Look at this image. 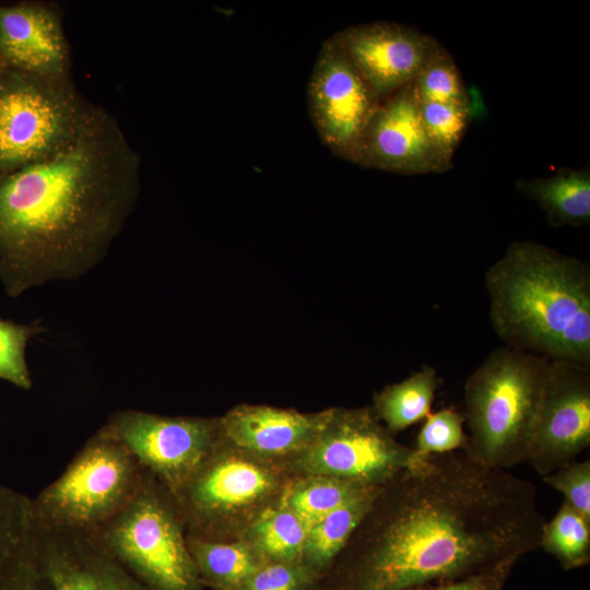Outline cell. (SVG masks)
<instances>
[{
	"label": "cell",
	"mask_w": 590,
	"mask_h": 590,
	"mask_svg": "<svg viewBox=\"0 0 590 590\" xmlns=\"http://www.w3.org/2000/svg\"><path fill=\"white\" fill-rule=\"evenodd\" d=\"M43 330L37 321L16 323L0 319V379L23 390L32 388L25 351L30 340Z\"/></svg>",
	"instance_id": "obj_26"
},
{
	"label": "cell",
	"mask_w": 590,
	"mask_h": 590,
	"mask_svg": "<svg viewBox=\"0 0 590 590\" xmlns=\"http://www.w3.org/2000/svg\"><path fill=\"white\" fill-rule=\"evenodd\" d=\"M543 482L562 493L564 502L590 520V461H573L543 475Z\"/></svg>",
	"instance_id": "obj_31"
},
{
	"label": "cell",
	"mask_w": 590,
	"mask_h": 590,
	"mask_svg": "<svg viewBox=\"0 0 590 590\" xmlns=\"http://www.w3.org/2000/svg\"><path fill=\"white\" fill-rule=\"evenodd\" d=\"M331 409L318 413L270 405L241 404L220 420L222 439L235 449L258 458L299 455L326 427Z\"/></svg>",
	"instance_id": "obj_17"
},
{
	"label": "cell",
	"mask_w": 590,
	"mask_h": 590,
	"mask_svg": "<svg viewBox=\"0 0 590 590\" xmlns=\"http://www.w3.org/2000/svg\"><path fill=\"white\" fill-rule=\"evenodd\" d=\"M516 560L506 562L469 576L426 585L412 590H504Z\"/></svg>",
	"instance_id": "obj_32"
},
{
	"label": "cell",
	"mask_w": 590,
	"mask_h": 590,
	"mask_svg": "<svg viewBox=\"0 0 590 590\" xmlns=\"http://www.w3.org/2000/svg\"><path fill=\"white\" fill-rule=\"evenodd\" d=\"M4 68H5V67L3 66V62H2L1 57H0V73H1V71H2Z\"/></svg>",
	"instance_id": "obj_33"
},
{
	"label": "cell",
	"mask_w": 590,
	"mask_h": 590,
	"mask_svg": "<svg viewBox=\"0 0 590 590\" xmlns=\"http://www.w3.org/2000/svg\"><path fill=\"white\" fill-rule=\"evenodd\" d=\"M380 102L414 81L441 45L415 27L374 21L332 35Z\"/></svg>",
	"instance_id": "obj_15"
},
{
	"label": "cell",
	"mask_w": 590,
	"mask_h": 590,
	"mask_svg": "<svg viewBox=\"0 0 590 590\" xmlns=\"http://www.w3.org/2000/svg\"><path fill=\"white\" fill-rule=\"evenodd\" d=\"M439 384L436 369L423 365L405 379L388 385L378 392L373 411L389 433L401 432L432 413Z\"/></svg>",
	"instance_id": "obj_21"
},
{
	"label": "cell",
	"mask_w": 590,
	"mask_h": 590,
	"mask_svg": "<svg viewBox=\"0 0 590 590\" xmlns=\"http://www.w3.org/2000/svg\"><path fill=\"white\" fill-rule=\"evenodd\" d=\"M370 488L373 487L330 476L307 475L286 491L280 504L296 514L310 528Z\"/></svg>",
	"instance_id": "obj_23"
},
{
	"label": "cell",
	"mask_w": 590,
	"mask_h": 590,
	"mask_svg": "<svg viewBox=\"0 0 590 590\" xmlns=\"http://www.w3.org/2000/svg\"><path fill=\"white\" fill-rule=\"evenodd\" d=\"M278 485L272 469L243 451L232 453V448L221 439L173 496L188 536L216 539L232 514L259 506L274 494Z\"/></svg>",
	"instance_id": "obj_11"
},
{
	"label": "cell",
	"mask_w": 590,
	"mask_h": 590,
	"mask_svg": "<svg viewBox=\"0 0 590 590\" xmlns=\"http://www.w3.org/2000/svg\"><path fill=\"white\" fill-rule=\"evenodd\" d=\"M420 110L430 141L441 155L452 163L468 127L470 106L421 103Z\"/></svg>",
	"instance_id": "obj_27"
},
{
	"label": "cell",
	"mask_w": 590,
	"mask_h": 590,
	"mask_svg": "<svg viewBox=\"0 0 590 590\" xmlns=\"http://www.w3.org/2000/svg\"><path fill=\"white\" fill-rule=\"evenodd\" d=\"M31 527L0 576V590H149L93 532Z\"/></svg>",
	"instance_id": "obj_8"
},
{
	"label": "cell",
	"mask_w": 590,
	"mask_h": 590,
	"mask_svg": "<svg viewBox=\"0 0 590 590\" xmlns=\"http://www.w3.org/2000/svg\"><path fill=\"white\" fill-rule=\"evenodd\" d=\"M540 548L552 555L564 570L585 567L590 562V520L563 502L545 521Z\"/></svg>",
	"instance_id": "obj_24"
},
{
	"label": "cell",
	"mask_w": 590,
	"mask_h": 590,
	"mask_svg": "<svg viewBox=\"0 0 590 590\" xmlns=\"http://www.w3.org/2000/svg\"><path fill=\"white\" fill-rule=\"evenodd\" d=\"M352 163L401 175L452 167L430 141L411 83L380 102L358 141Z\"/></svg>",
	"instance_id": "obj_14"
},
{
	"label": "cell",
	"mask_w": 590,
	"mask_h": 590,
	"mask_svg": "<svg viewBox=\"0 0 590 590\" xmlns=\"http://www.w3.org/2000/svg\"><path fill=\"white\" fill-rule=\"evenodd\" d=\"M308 530L296 514L280 504L259 512L249 526L245 540L264 560L299 562Z\"/></svg>",
	"instance_id": "obj_22"
},
{
	"label": "cell",
	"mask_w": 590,
	"mask_h": 590,
	"mask_svg": "<svg viewBox=\"0 0 590 590\" xmlns=\"http://www.w3.org/2000/svg\"><path fill=\"white\" fill-rule=\"evenodd\" d=\"M319 577L303 562H264L239 590H314Z\"/></svg>",
	"instance_id": "obj_30"
},
{
	"label": "cell",
	"mask_w": 590,
	"mask_h": 590,
	"mask_svg": "<svg viewBox=\"0 0 590 590\" xmlns=\"http://www.w3.org/2000/svg\"><path fill=\"white\" fill-rule=\"evenodd\" d=\"M548 361L505 345L473 370L464 385L468 434L460 450L494 469L527 461Z\"/></svg>",
	"instance_id": "obj_4"
},
{
	"label": "cell",
	"mask_w": 590,
	"mask_h": 590,
	"mask_svg": "<svg viewBox=\"0 0 590 590\" xmlns=\"http://www.w3.org/2000/svg\"><path fill=\"white\" fill-rule=\"evenodd\" d=\"M97 108L81 94L71 74L4 68L0 73V179L66 148Z\"/></svg>",
	"instance_id": "obj_6"
},
{
	"label": "cell",
	"mask_w": 590,
	"mask_h": 590,
	"mask_svg": "<svg viewBox=\"0 0 590 590\" xmlns=\"http://www.w3.org/2000/svg\"><path fill=\"white\" fill-rule=\"evenodd\" d=\"M188 544L203 586L213 590H239L267 562L246 540L188 536Z\"/></svg>",
	"instance_id": "obj_19"
},
{
	"label": "cell",
	"mask_w": 590,
	"mask_h": 590,
	"mask_svg": "<svg viewBox=\"0 0 590 590\" xmlns=\"http://www.w3.org/2000/svg\"><path fill=\"white\" fill-rule=\"evenodd\" d=\"M516 190L535 202L554 227L590 223V169L560 168L554 175L520 178Z\"/></svg>",
	"instance_id": "obj_18"
},
{
	"label": "cell",
	"mask_w": 590,
	"mask_h": 590,
	"mask_svg": "<svg viewBox=\"0 0 590 590\" xmlns=\"http://www.w3.org/2000/svg\"><path fill=\"white\" fill-rule=\"evenodd\" d=\"M307 104L322 143L334 155L352 162L380 101L331 36L322 43L312 66Z\"/></svg>",
	"instance_id": "obj_13"
},
{
	"label": "cell",
	"mask_w": 590,
	"mask_h": 590,
	"mask_svg": "<svg viewBox=\"0 0 590 590\" xmlns=\"http://www.w3.org/2000/svg\"><path fill=\"white\" fill-rule=\"evenodd\" d=\"M141 157L98 106L66 148L0 179V282L19 297L95 268L132 214Z\"/></svg>",
	"instance_id": "obj_2"
},
{
	"label": "cell",
	"mask_w": 590,
	"mask_h": 590,
	"mask_svg": "<svg viewBox=\"0 0 590 590\" xmlns=\"http://www.w3.org/2000/svg\"><path fill=\"white\" fill-rule=\"evenodd\" d=\"M492 327L506 346L590 365V266L516 240L484 275Z\"/></svg>",
	"instance_id": "obj_3"
},
{
	"label": "cell",
	"mask_w": 590,
	"mask_h": 590,
	"mask_svg": "<svg viewBox=\"0 0 590 590\" xmlns=\"http://www.w3.org/2000/svg\"><path fill=\"white\" fill-rule=\"evenodd\" d=\"M535 486L462 450L430 456L385 484L314 590H412L540 548Z\"/></svg>",
	"instance_id": "obj_1"
},
{
	"label": "cell",
	"mask_w": 590,
	"mask_h": 590,
	"mask_svg": "<svg viewBox=\"0 0 590 590\" xmlns=\"http://www.w3.org/2000/svg\"><path fill=\"white\" fill-rule=\"evenodd\" d=\"M0 57L13 70L71 74L70 47L58 5L43 1L0 4Z\"/></svg>",
	"instance_id": "obj_16"
},
{
	"label": "cell",
	"mask_w": 590,
	"mask_h": 590,
	"mask_svg": "<svg viewBox=\"0 0 590 590\" xmlns=\"http://www.w3.org/2000/svg\"><path fill=\"white\" fill-rule=\"evenodd\" d=\"M381 487L368 489L309 528L302 560L319 577V580L342 553Z\"/></svg>",
	"instance_id": "obj_20"
},
{
	"label": "cell",
	"mask_w": 590,
	"mask_h": 590,
	"mask_svg": "<svg viewBox=\"0 0 590 590\" xmlns=\"http://www.w3.org/2000/svg\"><path fill=\"white\" fill-rule=\"evenodd\" d=\"M143 472L128 505L92 532L149 590H204L173 494Z\"/></svg>",
	"instance_id": "obj_5"
},
{
	"label": "cell",
	"mask_w": 590,
	"mask_h": 590,
	"mask_svg": "<svg viewBox=\"0 0 590 590\" xmlns=\"http://www.w3.org/2000/svg\"><path fill=\"white\" fill-rule=\"evenodd\" d=\"M421 103L470 106L469 93L449 51L440 45L411 83Z\"/></svg>",
	"instance_id": "obj_25"
},
{
	"label": "cell",
	"mask_w": 590,
	"mask_h": 590,
	"mask_svg": "<svg viewBox=\"0 0 590 590\" xmlns=\"http://www.w3.org/2000/svg\"><path fill=\"white\" fill-rule=\"evenodd\" d=\"M120 442L173 495L220 444L219 418L115 412L98 429Z\"/></svg>",
	"instance_id": "obj_10"
},
{
	"label": "cell",
	"mask_w": 590,
	"mask_h": 590,
	"mask_svg": "<svg viewBox=\"0 0 590 590\" xmlns=\"http://www.w3.org/2000/svg\"><path fill=\"white\" fill-rule=\"evenodd\" d=\"M426 458L397 441L373 409L332 408L322 433L295 462L306 475L374 487L384 486Z\"/></svg>",
	"instance_id": "obj_9"
},
{
	"label": "cell",
	"mask_w": 590,
	"mask_h": 590,
	"mask_svg": "<svg viewBox=\"0 0 590 590\" xmlns=\"http://www.w3.org/2000/svg\"><path fill=\"white\" fill-rule=\"evenodd\" d=\"M590 445V365L550 359L527 461L540 475L568 464Z\"/></svg>",
	"instance_id": "obj_12"
},
{
	"label": "cell",
	"mask_w": 590,
	"mask_h": 590,
	"mask_svg": "<svg viewBox=\"0 0 590 590\" xmlns=\"http://www.w3.org/2000/svg\"><path fill=\"white\" fill-rule=\"evenodd\" d=\"M143 473L120 442L97 430L64 471L31 498V523L39 529L92 532L128 505Z\"/></svg>",
	"instance_id": "obj_7"
},
{
	"label": "cell",
	"mask_w": 590,
	"mask_h": 590,
	"mask_svg": "<svg viewBox=\"0 0 590 590\" xmlns=\"http://www.w3.org/2000/svg\"><path fill=\"white\" fill-rule=\"evenodd\" d=\"M464 424V415L453 408L430 413L413 448L425 458L460 450L465 441Z\"/></svg>",
	"instance_id": "obj_29"
},
{
	"label": "cell",
	"mask_w": 590,
	"mask_h": 590,
	"mask_svg": "<svg viewBox=\"0 0 590 590\" xmlns=\"http://www.w3.org/2000/svg\"><path fill=\"white\" fill-rule=\"evenodd\" d=\"M31 497L0 483V576L31 530Z\"/></svg>",
	"instance_id": "obj_28"
}]
</instances>
